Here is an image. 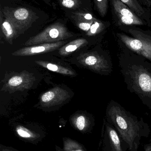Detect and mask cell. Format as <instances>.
I'll return each mask as SVG.
<instances>
[{"instance_id": "obj_1", "label": "cell", "mask_w": 151, "mask_h": 151, "mask_svg": "<svg viewBox=\"0 0 151 151\" xmlns=\"http://www.w3.org/2000/svg\"><path fill=\"white\" fill-rule=\"evenodd\" d=\"M107 120L117 130L129 151H138L142 139L150 134V127L142 119H138L120 106H110Z\"/></svg>"}, {"instance_id": "obj_2", "label": "cell", "mask_w": 151, "mask_h": 151, "mask_svg": "<svg viewBox=\"0 0 151 151\" xmlns=\"http://www.w3.org/2000/svg\"><path fill=\"white\" fill-rule=\"evenodd\" d=\"M128 32L134 38L123 33H118L117 36L131 50L137 52L151 61V36L147 32L139 28H131Z\"/></svg>"}, {"instance_id": "obj_3", "label": "cell", "mask_w": 151, "mask_h": 151, "mask_svg": "<svg viewBox=\"0 0 151 151\" xmlns=\"http://www.w3.org/2000/svg\"><path fill=\"white\" fill-rule=\"evenodd\" d=\"M113 20L118 27L148 25L121 0H109Z\"/></svg>"}, {"instance_id": "obj_4", "label": "cell", "mask_w": 151, "mask_h": 151, "mask_svg": "<svg viewBox=\"0 0 151 151\" xmlns=\"http://www.w3.org/2000/svg\"><path fill=\"white\" fill-rule=\"evenodd\" d=\"M103 151H127V146L114 127L105 121L102 135Z\"/></svg>"}, {"instance_id": "obj_5", "label": "cell", "mask_w": 151, "mask_h": 151, "mask_svg": "<svg viewBox=\"0 0 151 151\" xmlns=\"http://www.w3.org/2000/svg\"><path fill=\"white\" fill-rule=\"evenodd\" d=\"M134 83L146 94L151 93V76L150 73L142 69H134L132 71Z\"/></svg>"}, {"instance_id": "obj_6", "label": "cell", "mask_w": 151, "mask_h": 151, "mask_svg": "<svg viewBox=\"0 0 151 151\" xmlns=\"http://www.w3.org/2000/svg\"><path fill=\"white\" fill-rule=\"evenodd\" d=\"M139 18L151 25V12L150 8L143 6L139 0H121Z\"/></svg>"}, {"instance_id": "obj_7", "label": "cell", "mask_w": 151, "mask_h": 151, "mask_svg": "<svg viewBox=\"0 0 151 151\" xmlns=\"http://www.w3.org/2000/svg\"><path fill=\"white\" fill-rule=\"evenodd\" d=\"M61 44V43L58 42L56 43L43 44V45L32 47L26 48L22 49V50L19 51L18 55H28L39 54V53L56 48Z\"/></svg>"}, {"instance_id": "obj_8", "label": "cell", "mask_w": 151, "mask_h": 151, "mask_svg": "<svg viewBox=\"0 0 151 151\" xmlns=\"http://www.w3.org/2000/svg\"><path fill=\"white\" fill-rule=\"evenodd\" d=\"M85 63L88 66L94 67L97 70H105L108 68L106 62L103 59L96 56H89L85 59Z\"/></svg>"}, {"instance_id": "obj_9", "label": "cell", "mask_w": 151, "mask_h": 151, "mask_svg": "<svg viewBox=\"0 0 151 151\" xmlns=\"http://www.w3.org/2000/svg\"><path fill=\"white\" fill-rule=\"evenodd\" d=\"M95 5L99 15L104 17L108 12L109 0H94Z\"/></svg>"}, {"instance_id": "obj_10", "label": "cell", "mask_w": 151, "mask_h": 151, "mask_svg": "<svg viewBox=\"0 0 151 151\" xmlns=\"http://www.w3.org/2000/svg\"><path fill=\"white\" fill-rule=\"evenodd\" d=\"M13 17L18 21H25L30 18V12L25 8H20L14 11Z\"/></svg>"}, {"instance_id": "obj_11", "label": "cell", "mask_w": 151, "mask_h": 151, "mask_svg": "<svg viewBox=\"0 0 151 151\" xmlns=\"http://www.w3.org/2000/svg\"><path fill=\"white\" fill-rule=\"evenodd\" d=\"M64 149L65 151H85L80 145L72 140L65 142Z\"/></svg>"}, {"instance_id": "obj_12", "label": "cell", "mask_w": 151, "mask_h": 151, "mask_svg": "<svg viewBox=\"0 0 151 151\" xmlns=\"http://www.w3.org/2000/svg\"><path fill=\"white\" fill-rule=\"evenodd\" d=\"M86 42V40L83 39H79L76 40L73 42H72L71 44H69L66 47L65 49V51L66 53H70L76 50L79 47L81 46L83 43Z\"/></svg>"}, {"instance_id": "obj_13", "label": "cell", "mask_w": 151, "mask_h": 151, "mask_svg": "<svg viewBox=\"0 0 151 151\" xmlns=\"http://www.w3.org/2000/svg\"><path fill=\"white\" fill-rule=\"evenodd\" d=\"M16 131L17 134L20 137L24 138H31L34 136L33 134H32L29 130L22 127L17 128Z\"/></svg>"}, {"instance_id": "obj_14", "label": "cell", "mask_w": 151, "mask_h": 151, "mask_svg": "<svg viewBox=\"0 0 151 151\" xmlns=\"http://www.w3.org/2000/svg\"><path fill=\"white\" fill-rule=\"evenodd\" d=\"M75 126L79 130H84L87 127V122L85 117L82 115L79 116L76 119Z\"/></svg>"}, {"instance_id": "obj_15", "label": "cell", "mask_w": 151, "mask_h": 151, "mask_svg": "<svg viewBox=\"0 0 151 151\" xmlns=\"http://www.w3.org/2000/svg\"><path fill=\"white\" fill-rule=\"evenodd\" d=\"M105 27L104 24H103L100 21H95L91 25L90 29V32L92 34H95L98 32H100Z\"/></svg>"}, {"instance_id": "obj_16", "label": "cell", "mask_w": 151, "mask_h": 151, "mask_svg": "<svg viewBox=\"0 0 151 151\" xmlns=\"http://www.w3.org/2000/svg\"><path fill=\"white\" fill-rule=\"evenodd\" d=\"M55 95L53 91H48L44 93L41 97V100L43 103H48L53 100Z\"/></svg>"}, {"instance_id": "obj_17", "label": "cell", "mask_w": 151, "mask_h": 151, "mask_svg": "<svg viewBox=\"0 0 151 151\" xmlns=\"http://www.w3.org/2000/svg\"><path fill=\"white\" fill-rule=\"evenodd\" d=\"M23 81L22 78L20 76H13L9 81V84L11 86H17L20 85Z\"/></svg>"}, {"instance_id": "obj_18", "label": "cell", "mask_w": 151, "mask_h": 151, "mask_svg": "<svg viewBox=\"0 0 151 151\" xmlns=\"http://www.w3.org/2000/svg\"><path fill=\"white\" fill-rule=\"evenodd\" d=\"M61 4L66 8H73L78 4V0H61Z\"/></svg>"}, {"instance_id": "obj_19", "label": "cell", "mask_w": 151, "mask_h": 151, "mask_svg": "<svg viewBox=\"0 0 151 151\" xmlns=\"http://www.w3.org/2000/svg\"><path fill=\"white\" fill-rule=\"evenodd\" d=\"M2 27L6 31V33L8 35H11L12 34L13 30H12L11 25L9 21H7V20H5V21H4L3 23Z\"/></svg>"}, {"instance_id": "obj_20", "label": "cell", "mask_w": 151, "mask_h": 151, "mask_svg": "<svg viewBox=\"0 0 151 151\" xmlns=\"http://www.w3.org/2000/svg\"><path fill=\"white\" fill-rule=\"evenodd\" d=\"M79 27L82 30H83V31H87L90 30L91 25L90 23L83 22V23H80L79 24Z\"/></svg>"}, {"instance_id": "obj_21", "label": "cell", "mask_w": 151, "mask_h": 151, "mask_svg": "<svg viewBox=\"0 0 151 151\" xmlns=\"http://www.w3.org/2000/svg\"><path fill=\"white\" fill-rule=\"evenodd\" d=\"M47 69L50 70L52 71L53 72H57L58 70V67L57 65H55L52 64H47Z\"/></svg>"}, {"instance_id": "obj_22", "label": "cell", "mask_w": 151, "mask_h": 151, "mask_svg": "<svg viewBox=\"0 0 151 151\" xmlns=\"http://www.w3.org/2000/svg\"><path fill=\"white\" fill-rule=\"evenodd\" d=\"M141 3L148 8H150L151 7V0H139Z\"/></svg>"}, {"instance_id": "obj_23", "label": "cell", "mask_w": 151, "mask_h": 151, "mask_svg": "<svg viewBox=\"0 0 151 151\" xmlns=\"http://www.w3.org/2000/svg\"><path fill=\"white\" fill-rule=\"evenodd\" d=\"M144 151H151V142L146 144L144 147Z\"/></svg>"}, {"instance_id": "obj_24", "label": "cell", "mask_w": 151, "mask_h": 151, "mask_svg": "<svg viewBox=\"0 0 151 151\" xmlns=\"http://www.w3.org/2000/svg\"><path fill=\"white\" fill-rule=\"evenodd\" d=\"M84 18L87 20H91L93 19V17L91 14L90 13H87L84 16Z\"/></svg>"}, {"instance_id": "obj_25", "label": "cell", "mask_w": 151, "mask_h": 151, "mask_svg": "<svg viewBox=\"0 0 151 151\" xmlns=\"http://www.w3.org/2000/svg\"><path fill=\"white\" fill-rule=\"evenodd\" d=\"M4 151H9V150H4Z\"/></svg>"}]
</instances>
